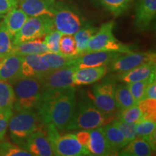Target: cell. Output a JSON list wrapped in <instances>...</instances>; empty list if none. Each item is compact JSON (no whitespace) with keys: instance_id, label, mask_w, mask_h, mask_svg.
Here are the masks:
<instances>
[{"instance_id":"obj_11","label":"cell","mask_w":156,"mask_h":156,"mask_svg":"<svg viewBox=\"0 0 156 156\" xmlns=\"http://www.w3.org/2000/svg\"><path fill=\"white\" fill-rule=\"evenodd\" d=\"M155 52L122 53L110 64V69L119 73H123L150 62H155Z\"/></svg>"},{"instance_id":"obj_28","label":"cell","mask_w":156,"mask_h":156,"mask_svg":"<svg viewBox=\"0 0 156 156\" xmlns=\"http://www.w3.org/2000/svg\"><path fill=\"white\" fill-rule=\"evenodd\" d=\"M15 93L11 83L0 80V109L13 108Z\"/></svg>"},{"instance_id":"obj_23","label":"cell","mask_w":156,"mask_h":156,"mask_svg":"<svg viewBox=\"0 0 156 156\" xmlns=\"http://www.w3.org/2000/svg\"><path fill=\"white\" fill-rule=\"evenodd\" d=\"M28 17L24 12L17 7L12 9L4 16L3 22L12 38L20 30Z\"/></svg>"},{"instance_id":"obj_39","label":"cell","mask_w":156,"mask_h":156,"mask_svg":"<svg viewBox=\"0 0 156 156\" xmlns=\"http://www.w3.org/2000/svg\"><path fill=\"white\" fill-rule=\"evenodd\" d=\"M12 109H0V140H3L5 137L9 119L12 115Z\"/></svg>"},{"instance_id":"obj_20","label":"cell","mask_w":156,"mask_h":156,"mask_svg":"<svg viewBox=\"0 0 156 156\" xmlns=\"http://www.w3.org/2000/svg\"><path fill=\"white\" fill-rule=\"evenodd\" d=\"M154 73H155V62H150L121 73L118 77L123 83L128 84L144 80Z\"/></svg>"},{"instance_id":"obj_14","label":"cell","mask_w":156,"mask_h":156,"mask_svg":"<svg viewBox=\"0 0 156 156\" xmlns=\"http://www.w3.org/2000/svg\"><path fill=\"white\" fill-rule=\"evenodd\" d=\"M156 15V0H136L134 25L139 31L147 30Z\"/></svg>"},{"instance_id":"obj_29","label":"cell","mask_w":156,"mask_h":156,"mask_svg":"<svg viewBox=\"0 0 156 156\" xmlns=\"http://www.w3.org/2000/svg\"><path fill=\"white\" fill-rule=\"evenodd\" d=\"M155 80V73H154L149 78L144 80L126 84L134 101L136 103L144 98V95H145L146 87L151 82Z\"/></svg>"},{"instance_id":"obj_6","label":"cell","mask_w":156,"mask_h":156,"mask_svg":"<svg viewBox=\"0 0 156 156\" xmlns=\"http://www.w3.org/2000/svg\"><path fill=\"white\" fill-rule=\"evenodd\" d=\"M114 25V21L104 23L89 40L86 52L97 51H116L120 53L132 52L129 46L119 42L115 38L113 34Z\"/></svg>"},{"instance_id":"obj_38","label":"cell","mask_w":156,"mask_h":156,"mask_svg":"<svg viewBox=\"0 0 156 156\" xmlns=\"http://www.w3.org/2000/svg\"><path fill=\"white\" fill-rule=\"evenodd\" d=\"M62 34L56 29L51 30L44 36V42L48 48V51L51 53H59L58 50V44Z\"/></svg>"},{"instance_id":"obj_3","label":"cell","mask_w":156,"mask_h":156,"mask_svg":"<svg viewBox=\"0 0 156 156\" xmlns=\"http://www.w3.org/2000/svg\"><path fill=\"white\" fill-rule=\"evenodd\" d=\"M15 93L14 107L17 111L37 108L42 96L41 83L34 77H20L11 82Z\"/></svg>"},{"instance_id":"obj_25","label":"cell","mask_w":156,"mask_h":156,"mask_svg":"<svg viewBox=\"0 0 156 156\" xmlns=\"http://www.w3.org/2000/svg\"><path fill=\"white\" fill-rule=\"evenodd\" d=\"M41 56L51 70L71 67L73 65L74 59L76 57V56L68 57V56H62L60 54L51 53L49 51L43 53L41 54Z\"/></svg>"},{"instance_id":"obj_44","label":"cell","mask_w":156,"mask_h":156,"mask_svg":"<svg viewBox=\"0 0 156 156\" xmlns=\"http://www.w3.org/2000/svg\"><path fill=\"white\" fill-rule=\"evenodd\" d=\"M3 17H4V16H2V15H0V21L2 20V19H3Z\"/></svg>"},{"instance_id":"obj_18","label":"cell","mask_w":156,"mask_h":156,"mask_svg":"<svg viewBox=\"0 0 156 156\" xmlns=\"http://www.w3.org/2000/svg\"><path fill=\"white\" fill-rule=\"evenodd\" d=\"M23 56L11 54L0 58V80L11 83L21 77Z\"/></svg>"},{"instance_id":"obj_27","label":"cell","mask_w":156,"mask_h":156,"mask_svg":"<svg viewBox=\"0 0 156 156\" xmlns=\"http://www.w3.org/2000/svg\"><path fill=\"white\" fill-rule=\"evenodd\" d=\"M115 101L119 112L136 104L133 97L129 90L127 85H119L115 87Z\"/></svg>"},{"instance_id":"obj_33","label":"cell","mask_w":156,"mask_h":156,"mask_svg":"<svg viewBox=\"0 0 156 156\" xmlns=\"http://www.w3.org/2000/svg\"><path fill=\"white\" fill-rule=\"evenodd\" d=\"M137 105L142 114L141 119L156 121V99H143Z\"/></svg>"},{"instance_id":"obj_16","label":"cell","mask_w":156,"mask_h":156,"mask_svg":"<svg viewBox=\"0 0 156 156\" xmlns=\"http://www.w3.org/2000/svg\"><path fill=\"white\" fill-rule=\"evenodd\" d=\"M24 147L36 156L54 155L48 136L41 129L34 132L25 140Z\"/></svg>"},{"instance_id":"obj_15","label":"cell","mask_w":156,"mask_h":156,"mask_svg":"<svg viewBox=\"0 0 156 156\" xmlns=\"http://www.w3.org/2000/svg\"><path fill=\"white\" fill-rule=\"evenodd\" d=\"M51 71L41 54L23 56L21 77H34L41 80Z\"/></svg>"},{"instance_id":"obj_5","label":"cell","mask_w":156,"mask_h":156,"mask_svg":"<svg viewBox=\"0 0 156 156\" xmlns=\"http://www.w3.org/2000/svg\"><path fill=\"white\" fill-rule=\"evenodd\" d=\"M48 139L53 149L54 155L58 156H82L89 155L90 153L78 142L75 134H66L60 135L58 129L52 124H47Z\"/></svg>"},{"instance_id":"obj_4","label":"cell","mask_w":156,"mask_h":156,"mask_svg":"<svg viewBox=\"0 0 156 156\" xmlns=\"http://www.w3.org/2000/svg\"><path fill=\"white\" fill-rule=\"evenodd\" d=\"M42 125L38 114L33 110H22L12 114L8 128L12 139L20 142L25 141L34 132L41 129Z\"/></svg>"},{"instance_id":"obj_24","label":"cell","mask_w":156,"mask_h":156,"mask_svg":"<svg viewBox=\"0 0 156 156\" xmlns=\"http://www.w3.org/2000/svg\"><path fill=\"white\" fill-rule=\"evenodd\" d=\"M48 51L42 38L13 45L12 54L25 56L28 54H41Z\"/></svg>"},{"instance_id":"obj_7","label":"cell","mask_w":156,"mask_h":156,"mask_svg":"<svg viewBox=\"0 0 156 156\" xmlns=\"http://www.w3.org/2000/svg\"><path fill=\"white\" fill-rule=\"evenodd\" d=\"M54 29L53 17L48 15L29 17L20 30L13 36V45L43 38Z\"/></svg>"},{"instance_id":"obj_12","label":"cell","mask_w":156,"mask_h":156,"mask_svg":"<svg viewBox=\"0 0 156 156\" xmlns=\"http://www.w3.org/2000/svg\"><path fill=\"white\" fill-rule=\"evenodd\" d=\"M122 53L107 51L85 52L77 56L74 59L73 67L80 69L84 67H96L108 66Z\"/></svg>"},{"instance_id":"obj_8","label":"cell","mask_w":156,"mask_h":156,"mask_svg":"<svg viewBox=\"0 0 156 156\" xmlns=\"http://www.w3.org/2000/svg\"><path fill=\"white\" fill-rule=\"evenodd\" d=\"M53 20L55 29L62 34L74 35L83 26V19L77 12L62 2H59Z\"/></svg>"},{"instance_id":"obj_21","label":"cell","mask_w":156,"mask_h":156,"mask_svg":"<svg viewBox=\"0 0 156 156\" xmlns=\"http://www.w3.org/2000/svg\"><path fill=\"white\" fill-rule=\"evenodd\" d=\"M104 135L112 149L116 153L128 143L124 134L112 122L101 126Z\"/></svg>"},{"instance_id":"obj_10","label":"cell","mask_w":156,"mask_h":156,"mask_svg":"<svg viewBox=\"0 0 156 156\" xmlns=\"http://www.w3.org/2000/svg\"><path fill=\"white\" fill-rule=\"evenodd\" d=\"M76 69L71 66L51 70L40 80L43 92L51 93L75 87L73 74Z\"/></svg>"},{"instance_id":"obj_32","label":"cell","mask_w":156,"mask_h":156,"mask_svg":"<svg viewBox=\"0 0 156 156\" xmlns=\"http://www.w3.org/2000/svg\"><path fill=\"white\" fill-rule=\"evenodd\" d=\"M107 10L119 16L127 10L132 0H98Z\"/></svg>"},{"instance_id":"obj_34","label":"cell","mask_w":156,"mask_h":156,"mask_svg":"<svg viewBox=\"0 0 156 156\" xmlns=\"http://www.w3.org/2000/svg\"><path fill=\"white\" fill-rule=\"evenodd\" d=\"M142 112L138 106L137 103L131 107L119 112L117 118L127 123L136 124L142 119Z\"/></svg>"},{"instance_id":"obj_36","label":"cell","mask_w":156,"mask_h":156,"mask_svg":"<svg viewBox=\"0 0 156 156\" xmlns=\"http://www.w3.org/2000/svg\"><path fill=\"white\" fill-rule=\"evenodd\" d=\"M0 155L2 156H31L30 152L23 149L18 145H14L9 142L2 141Z\"/></svg>"},{"instance_id":"obj_40","label":"cell","mask_w":156,"mask_h":156,"mask_svg":"<svg viewBox=\"0 0 156 156\" xmlns=\"http://www.w3.org/2000/svg\"><path fill=\"white\" fill-rule=\"evenodd\" d=\"M15 7H17V0H0V15L5 16Z\"/></svg>"},{"instance_id":"obj_35","label":"cell","mask_w":156,"mask_h":156,"mask_svg":"<svg viewBox=\"0 0 156 156\" xmlns=\"http://www.w3.org/2000/svg\"><path fill=\"white\" fill-rule=\"evenodd\" d=\"M136 137L146 140L151 134L155 132L156 122L155 121L141 119L135 124Z\"/></svg>"},{"instance_id":"obj_42","label":"cell","mask_w":156,"mask_h":156,"mask_svg":"<svg viewBox=\"0 0 156 156\" xmlns=\"http://www.w3.org/2000/svg\"><path fill=\"white\" fill-rule=\"evenodd\" d=\"M156 99V83L155 80L151 82L145 89L143 99ZM142 99V100H143Z\"/></svg>"},{"instance_id":"obj_13","label":"cell","mask_w":156,"mask_h":156,"mask_svg":"<svg viewBox=\"0 0 156 156\" xmlns=\"http://www.w3.org/2000/svg\"><path fill=\"white\" fill-rule=\"evenodd\" d=\"M59 2L58 0H17V6L28 17L41 15L53 17Z\"/></svg>"},{"instance_id":"obj_41","label":"cell","mask_w":156,"mask_h":156,"mask_svg":"<svg viewBox=\"0 0 156 156\" xmlns=\"http://www.w3.org/2000/svg\"><path fill=\"white\" fill-rule=\"evenodd\" d=\"M76 138L78 142L85 147H87L90 140V132L89 130H80L75 134Z\"/></svg>"},{"instance_id":"obj_1","label":"cell","mask_w":156,"mask_h":156,"mask_svg":"<svg viewBox=\"0 0 156 156\" xmlns=\"http://www.w3.org/2000/svg\"><path fill=\"white\" fill-rule=\"evenodd\" d=\"M74 87L51 93L42 92L36 109L43 125L52 124L58 130L66 129L76 108Z\"/></svg>"},{"instance_id":"obj_22","label":"cell","mask_w":156,"mask_h":156,"mask_svg":"<svg viewBox=\"0 0 156 156\" xmlns=\"http://www.w3.org/2000/svg\"><path fill=\"white\" fill-rule=\"evenodd\" d=\"M154 151L144 139L136 137L118 152L119 155L125 156H150L153 155Z\"/></svg>"},{"instance_id":"obj_2","label":"cell","mask_w":156,"mask_h":156,"mask_svg":"<svg viewBox=\"0 0 156 156\" xmlns=\"http://www.w3.org/2000/svg\"><path fill=\"white\" fill-rule=\"evenodd\" d=\"M114 114H106L90 101L80 102L65 130H89L112 122Z\"/></svg>"},{"instance_id":"obj_19","label":"cell","mask_w":156,"mask_h":156,"mask_svg":"<svg viewBox=\"0 0 156 156\" xmlns=\"http://www.w3.org/2000/svg\"><path fill=\"white\" fill-rule=\"evenodd\" d=\"M107 71V66L76 69L73 74V83L75 85H85L95 83L102 79L106 75Z\"/></svg>"},{"instance_id":"obj_9","label":"cell","mask_w":156,"mask_h":156,"mask_svg":"<svg viewBox=\"0 0 156 156\" xmlns=\"http://www.w3.org/2000/svg\"><path fill=\"white\" fill-rule=\"evenodd\" d=\"M115 85L112 82H106L95 85L92 91H88L90 100L97 108L106 114H114L117 112L115 101Z\"/></svg>"},{"instance_id":"obj_37","label":"cell","mask_w":156,"mask_h":156,"mask_svg":"<svg viewBox=\"0 0 156 156\" xmlns=\"http://www.w3.org/2000/svg\"><path fill=\"white\" fill-rule=\"evenodd\" d=\"M112 122L120 129V131L124 134L128 142L132 141L136 137V132L135 124L127 123L124 121L116 118L112 121Z\"/></svg>"},{"instance_id":"obj_17","label":"cell","mask_w":156,"mask_h":156,"mask_svg":"<svg viewBox=\"0 0 156 156\" xmlns=\"http://www.w3.org/2000/svg\"><path fill=\"white\" fill-rule=\"evenodd\" d=\"M90 140L87 149L90 155L106 156L116 155L107 141L101 126L89 129Z\"/></svg>"},{"instance_id":"obj_31","label":"cell","mask_w":156,"mask_h":156,"mask_svg":"<svg viewBox=\"0 0 156 156\" xmlns=\"http://www.w3.org/2000/svg\"><path fill=\"white\" fill-rule=\"evenodd\" d=\"M58 50L61 55L68 57L77 56V48L73 35L62 34L58 44Z\"/></svg>"},{"instance_id":"obj_26","label":"cell","mask_w":156,"mask_h":156,"mask_svg":"<svg viewBox=\"0 0 156 156\" xmlns=\"http://www.w3.org/2000/svg\"><path fill=\"white\" fill-rule=\"evenodd\" d=\"M97 30L98 29L96 28L86 25H83L73 35L78 56L86 52L87 43Z\"/></svg>"},{"instance_id":"obj_43","label":"cell","mask_w":156,"mask_h":156,"mask_svg":"<svg viewBox=\"0 0 156 156\" xmlns=\"http://www.w3.org/2000/svg\"><path fill=\"white\" fill-rule=\"evenodd\" d=\"M3 140H0V153H1V149H2V143Z\"/></svg>"},{"instance_id":"obj_30","label":"cell","mask_w":156,"mask_h":156,"mask_svg":"<svg viewBox=\"0 0 156 156\" xmlns=\"http://www.w3.org/2000/svg\"><path fill=\"white\" fill-rule=\"evenodd\" d=\"M12 38L9 35L2 20L0 21V58L12 54Z\"/></svg>"}]
</instances>
